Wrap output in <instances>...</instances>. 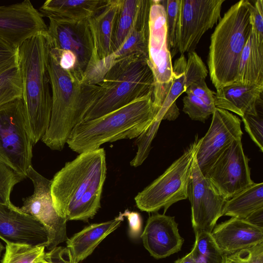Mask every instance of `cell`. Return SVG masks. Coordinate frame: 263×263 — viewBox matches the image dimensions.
<instances>
[{
    "label": "cell",
    "mask_w": 263,
    "mask_h": 263,
    "mask_svg": "<svg viewBox=\"0 0 263 263\" xmlns=\"http://www.w3.org/2000/svg\"><path fill=\"white\" fill-rule=\"evenodd\" d=\"M106 176L103 148L80 154L67 162L51 180L55 209L67 220L87 221L101 207Z\"/></svg>",
    "instance_id": "cell-1"
},
{
    "label": "cell",
    "mask_w": 263,
    "mask_h": 263,
    "mask_svg": "<svg viewBox=\"0 0 263 263\" xmlns=\"http://www.w3.org/2000/svg\"><path fill=\"white\" fill-rule=\"evenodd\" d=\"M51 46L47 31L26 41L17 50L26 123L34 145L42 139L50 120L52 92L48 63Z\"/></svg>",
    "instance_id": "cell-2"
},
{
    "label": "cell",
    "mask_w": 263,
    "mask_h": 263,
    "mask_svg": "<svg viewBox=\"0 0 263 263\" xmlns=\"http://www.w3.org/2000/svg\"><path fill=\"white\" fill-rule=\"evenodd\" d=\"M48 70L52 92L50 123L42 141L53 150H62L74 127L82 121L95 100L97 84H85L63 69L52 44Z\"/></svg>",
    "instance_id": "cell-3"
},
{
    "label": "cell",
    "mask_w": 263,
    "mask_h": 263,
    "mask_svg": "<svg viewBox=\"0 0 263 263\" xmlns=\"http://www.w3.org/2000/svg\"><path fill=\"white\" fill-rule=\"evenodd\" d=\"M156 114L151 94L100 117L81 122L72 129L66 143L80 154L108 142L138 138Z\"/></svg>",
    "instance_id": "cell-4"
},
{
    "label": "cell",
    "mask_w": 263,
    "mask_h": 263,
    "mask_svg": "<svg viewBox=\"0 0 263 263\" xmlns=\"http://www.w3.org/2000/svg\"><path fill=\"white\" fill-rule=\"evenodd\" d=\"M251 32L250 1L241 0L224 14L211 36L208 65L216 90L237 83L240 55Z\"/></svg>",
    "instance_id": "cell-5"
},
{
    "label": "cell",
    "mask_w": 263,
    "mask_h": 263,
    "mask_svg": "<svg viewBox=\"0 0 263 263\" xmlns=\"http://www.w3.org/2000/svg\"><path fill=\"white\" fill-rule=\"evenodd\" d=\"M97 85L95 101L82 121L100 117L153 95L154 78L148 59L132 56L118 61Z\"/></svg>",
    "instance_id": "cell-6"
},
{
    "label": "cell",
    "mask_w": 263,
    "mask_h": 263,
    "mask_svg": "<svg viewBox=\"0 0 263 263\" xmlns=\"http://www.w3.org/2000/svg\"><path fill=\"white\" fill-rule=\"evenodd\" d=\"M198 135L183 154L158 178L139 192L135 200L142 211L155 212L164 208L165 214L174 203L187 198V186L198 146Z\"/></svg>",
    "instance_id": "cell-7"
},
{
    "label": "cell",
    "mask_w": 263,
    "mask_h": 263,
    "mask_svg": "<svg viewBox=\"0 0 263 263\" xmlns=\"http://www.w3.org/2000/svg\"><path fill=\"white\" fill-rule=\"evenodd\" d=\"M33 145L22 98L0 106V163L25 178L31 165Z\"/></svg>",
    "instance_id": "cell-8"
},
{
    "label": "cell",
    "mask_w": 263,
    "mask_h": 263,
    "mask_svg": "<svg viewBox=\"0 0 263 263\" xmlns=\"http://www.w3.org/2000/svg\"><path fill=\"white\" fill-rule=\"evenodd\" d=\"M249 160L241 139H237L221 153L204 176L229 199L254 183L251 178Z\"/></svg>",
    "instance_id": "cell-9"
},
{
    "label": "cell",
    "mask_w": 263,
    "mask_h": 263,
    "mask_svg": "<svg viewBox=\"0 0 263 263\" xmlns=\"http://www.w3.org/2000/svg\"><path fill=\"white\" fill-rule=\"evenodd\" d=\"M187 198L191 204L192 227L195 233H211L228 199L203 175L195 156L187 186Z\"/></svg>",
    "instance_id": "cell-10"
},
{
    "label": "cell",
    "mask_w": 263,
    "mask_h": 263,
    "mask_svg": "<svg viewBox=\"0 0 263 263\" xmlns=\"http://www.w3.org/2000/svg\"><path fill=\"white\" fill-rule=\"evenodd\" d=\"M148 63L154 78L153 95L172 83V57L167 43L165 11L160 0H151L149 17Z\"/></svg>",
    "instance_id": "cell-11"
},
{
    "label": "cell",
    "mask_w": 263,
    "mask_h": 263,
    "mask_svg": "<svg viewBox=\"0 0 263 263\" xmlns=\"http://www.w3.org/2000/svg\"><path fill=\"white\" fill-rule=\"evenodd\" d=\"M242 135L240 119L227 110L216 107L208 132L199 139L195 154L203 176L229 144L241 139Z\"/></svg>",
    "instance_id": "cell-12"
},
{
    "label": "cell",
    "mask_w": 263,
    "mask_h": 263,
    "mask_svg": "<svg viewBox=\"0 0 263 263\" xmlns=\"http://www.w3.org/2000/svg\"><path fill=\"white\" fill-rule=\"evenodd\" d=\"M225 0H181L178 51H194L203 35L221 19Z\"/></svg>",
    "instance_id": "cell-13"
},
{
    "label": "cell",
    "mask_w": 263,
    "mask_h": 263,
    "mask_svg": "<svg viewBox=\"0 0 263 263\" xmlns=\"http://www.w3.org/2000/svg\"><path fill=\"white\" fill-rule=\"evenodd\" d=\"M47 30L43 15L29 0L0 6V40L13 49Z\"/></svg>",
    "instance_id": "cell-14"
},
{
    "label": "cell",
    "mask_w": 263,
    "mask_h": 263,
    "mask_svg": "<svg viewBox=\"0 0 263 263\" xmlns=\"http://www.w3.org/2000/svg\"><path fill=\"white\" fill-rule=\"evenodd\" d=\"M48 18L47 32L52 46L59 50L70 51L76 55L79 72L83 78L93 52V40L88 20Z\"/></svg>",
    "instance_id": "cell-15"
},
{
    "label": "cell",
    "mask_w": 263,
    "mask_h": 263,
    "mask_svg": "<svg viewBox=\"0 0 263 263\" xmlns=\"http://www.w3.org/2000/svg\"><path fill=\"white\" fill-rule=\"evenodd\" d=\"M26 176L34 185L33 194L23 199V212L37 219L45 228L48 236L54 237L62 234L66 229V218L54 208L51 193L52 181L43 176L31 165Z\"/></svg>",
    "instance_id": "cell-16"
},
{
    "label": "cell",
    "mask_w": 263,
    "mask_h": 263,
    "mask_svg": "<svg viewBox=\"0 0 263 263\" xmlns=\"http://www.w3.org/2000/svg\"><path fill=\"white\" fill-rule=\"evenodd\" d=\"M0 238L6 243L45 246L48 236L44 227L34 217L12 203H0Z\"/></svg>",
    "instance_id": "cell-17"
},
{
    "label": "cell",
    "mask_w": 263,
    "mask_h": 263,
    "mask_svg": "<svg viewBox=\"0 0 263 263\" xmlns=\"http://www.w3.org/2000/svg\"><path fill=\"white\" fill-rule=\"evenodd\" d=\"M140 237L145 248L156 259L179 252L184 242L175 217L158 213L148 217Z\"/></svg>",
    "instance_id": "cell-18"
},
{
    "label": "cell",
    "mask_w": 263,
    "mask_h": 263,
    "mask_svg": "<svg viewBox=\"0 0 263 263\" xmlns=\"http://www.w3.org/2000/svg\"><path fill=\"white\" fill-rule=\"evenodd\" d=\"M211 234L224 254L233 253L263 242V228L235 217L215 227Z\"/></svg>",
    "instance_id": "cell-19"
},
{
    "label": "cell",
    "mask_w": 263,
    "mask_h": 263,
    "mask_svg": "<svg viewBox=\"0 0 263 263\" xmlns=\"http://www.w3.org/2000/svg\"><path fill=\"white\" fill-rule=\"evenodd\" d=\"M186 65V59L184 54H181L173 66L172 83L157 108V114L147 128L140 136L143 143L146 145L152 144L162 120L173 121L179 115L176 101L183 92H185L184 73Z\"/></svg>",
    "instance_id": "cell-20"
},
{
    "label": "cell",
    "mask_w": 263,
    "mask_h": 263,
    "mask_svg": "<svg viewBox=\"0 0 263 263\" xmlns=\"http://www.w3.org/2000/svg\"><path fill=\"white\" fill-rule=\"evenodd\" d=\"M263 86L235 83L216 90L214 95L216 107L231 111L242 117L256 113L262 104Z\"/></svg>",
    "instance_id": "cell-21"
},
{
    "label": "cell",
    "mask_w": 263,
    "mask_h": 263,
    "mask_svg": "<svg viewBox=\"0 0 263 263\" xmlns=\"http://www.w3.org/2000/svg\"><path fill=\"white\" fill-rule=\"evenodd\" d=\"M121 0H107L105 6L88 20L93 43L89 63L102 60L113 53L112 44Z\"/></svg>",
    "instance_id": "cell-22"
},
{
    "label": "cell",
    "mask_w": 263,
    "mask_h": 263,
    "mask_svg": "<svg viewBox=\"0 0 263 263\" xmlns=\"http://www.w3.org/2000/svg\"><path fill=\"white\" fill-rule=\"evenodd\" d=\"M124 220L121 213L115 219L106 222L94 223L85 227L66 240L75 263L89 256L98 245L109 234L117 229Z\"/></svg>",
    "instance_id": "cell-23"
},
{
    "label": "cell",
    "mask_w": 263,
    "mask_h": 263,
    "mask_svg": "<svg viewBox=\"0 0 263 263\" xmlns=\"http://www.w3.org/2000/svg\"><path fill=\"white\" fill-rule=\"evenodd\" d=\"M151 0H143L134 25L120 48L112 53L115 61L132 56L148 59L149 17Z\"/></svg>",
    "instance_id": "cell-24"
},
{
    "label": "cell",
    "mask_w": 263,
    "mask_h": 263,
    "mask_svg": "<svg viewBox=\"0 0 263 263\" xmlns=\"http://www.w3.org/2000/svg\"><path fill=\"white\" fill-rule=\"evenodd\" d=\"M107 2V0H47L40 11L48 18L87 20L102 10Z\"/></svg>",
    "instance_id": "cell-25"
},
{
    "label": "cell",
    "mask_w": 263,
    "mask_h": 263,
    "mask_svg": "<svg viewBox=\"0 0 263 263\" xmlns=\"http://www.w3.org/2000/svg\"><path fill=\"white\" fill-rule=\"evenodd\" d=\"M237 83L263 86V43L252 31L240 55Z\"/></svg>",
    "instance_id": "cell-26"
},
{
    "label": "cell",
    "mask_w": 263,
    "mask_h": 263,
    "mask_svg": "<svg viewBox=\"0 0 263 263\" xmlns=\"http://www.w3.org/2000/svg\"><path fill=\"white\" fill-rule=\"evenodd\" d=\"M261 208H263V183H254L227 200L222 215L246 219Z\"/></svg>",
    "instance_id": "cell-27"
},
{
    "label": "cell",
    "mask_w": 263,
    "mask_h": 263,
    "mask_svg": "<svg viewBox=\"0 0 263 263\" xmlns=\"http://www.w3.org/2000/svg\"><path fill=\"white\" fill-rule=\"evenodd\" d=\"M143 0H121L115 24L113 53L122 45L132 30Z\"/></svg>",
    "instance_id": "cell-28"
},
{
    "label": "cell",
    "mask_w": 263,
    "mask_h": 263,
    "mask_svg": "<svg viewBox=\"0 0 263 263\" xmlns=\"http://www.w3.org/2000/svg\"><path fill=\"white\" fill-rule=\"evenodd\" d=\"M1 263H39L45 256V246L6 243Z\"/></svg>",
    "instance_id": "cell-29"
},
{
    "label": "cell",
    "mask_w": 263,
    "mask_h": 263,
    "mask_svg": "<svg viewBox=\"0 0 263 263\" xmlns=\"http://www.w3.org/2000/svg\"><path fill=\"white\" fill-rule=\"evenodd\" d=\"M23 80L18 64L0 74V106L22 98Z\"/></svg>",
    "instance_id": "cell-30"
},
{
    "label": "cell",
    "mask_w": 263,
    "mask_h": 263,
    "mask_svg": "<svg viewBox=\"0 0 263 263\" xmlns=\"http://www.w3.org/2000/svg\"><path fill=\"white\" fill-rule=\"evenodd\" d=\"M160 2L165 11L168 48L175 54L179 47L181 0H160Z\"/></svg>",
    "instance_id": "cell-31"
},
{
    "label": "cell",
    "mask_w": 263,
    "mask_h": 263,
    "mask_svg": "<svg viewBox=\"0 0 263 263\" xmlns=\"http://www.w3.org/2000/svg\"><path fill=\"white\" fill-rule=\"evenodd\" d=\"M187 56L184 73L186 89L192 84L205 82L208 73L202 60L196 52H188Z\"/></svg>",
    "instance_id": "cell-32"
},
{
    "label": "cell",
    "mask_w": 263,
    "mask_h": 263,
    "mask_svg": "<svg viewBox=\"0 0 263 263\" xmlns=\"http://www.w3.org/2000/svg\"><path fill=\"white\" fill-rule=\"evenodd\" d=\"M183 97V111L193 120L204 122L214 112L216 107L207 105L202 100L190 93Z\"/></svg>",
    "instance_id": "cell-33"
},
{
    "label": "cell",
    "mask_w": 263,
    "mask_h": 263,
    "mask_svg": "<svg viewBox=\"0 0 263 263\" xmlns=\"http://www.w3.org/2000/svg\"><path fill=\"white\" fill-rule=\"evenodd\" d=\"M25 178L9 166L0 163V203L10 204L14 186Z\"/></svg>",
    "instance_id": "cell-34"
},
{
    "label": "cell",
    "mask_w": 263,
    "mask_h": 263,
    "mask_svg": "<svg viewBox=\"0 0 263 263\" xmlns=\"http://www.w3.org/2000/svg\"><path fill=\"white\" fill-rule=\"evenodd\" d=\"M245 128L251 138L263 151V113L262 108L254 114H246L242 117Z\"/></svg>",
    "instance_id": "cell-35"
},
{
    "label": "cell",
    "mask_w": 263,
    "mask_h": 263,
    "mask_svg": "<svg viewBox=\"0 0 263 263\" xmlns=\"http://www.w3.org/2000/svg\"><path fill=\"white\" fill-rule=\"evenodd\" d=\"M224 254L223 263H263V242Z\"/></svg>",
    "instance_id": "cell-36"
},
{
    "label": "cell",
    "mask_w": 263,
    "mask_h": 263,
    "mask_svg": "<svg viewBox=\"0 0 263 263\" xmlns=\"http://www.w3.org/2000/svg\"><path fill=\"white\" fill-rule=\"evenodd\" d=\"M250 10L252 31L263 43V1H250Z\"/></svg>",
    "instance_id": "cell-37"
},
{
    "label": "cell",
    "mask_w": 263,
    "mask_h": 263,
    "mask_svg": "<svg viewBox=\"0 0 263 263\" xmlns=\"http://www.w3.org/2000/svg\"><path fill=\"white\" fill-rule=\"evenodd\" d=\"M49 251L39 263H75L67 247H56Z\"/></svg>",
    "instance_id": "cell-38"
},
{
    "label": "cell",
    "mask_w": 263,
    "mask_h": 263,
    "mask_svg": "<svg viewBox=\"0 0 263 263\" xmlns=\"http://www.w3.org/2000/svg\"><path fill=\"white\" fill-rule=\"evenodd\" d=\"M185 92L192 93L202 100L209 106L216 107L214 101L215 92L208 87L205 82L191 85L186 89Z\"/></svg>",
    "instance_id": "cell-39"
},
{
    "label": "cell",
    "mask_w": 263,
    "mask_h": 263,
    "mask_svg": "<svg viewBox=\"0 0 263 263\" xmlns=\"http://www.w3.org/2000/svg\"><path fill=\"white\" fill-rule=\"evenodd\" d=\"M191 251L195 263H223L224 254L218 246L199 253Z\"/></svg>",
    "instance_id": "cell-40"
},
{
    "label": "cell",
    "mask_w": 263,
    "mask_h": 263,
    "mask_svg": "<svg viewBox=\"0 0 263 263\" xmlns=\"http://www.w3.org/2000/svg\"><path fill=\"white\" fill-rule=\"evenodd\" d=\"M123 217H126L129 224V234L133 238L139 237L142 230V219L139 213L136 212L125 210L122 213Z\"/></svg>",
    "instance_id": "cell-41"
},
{
    "label": "cell",
    "mask_w": 263,
    "mask_h": 263,
    "mask_svg": "<svg viewBox=\"0 0 263 263\" xmlns=\"http://www.w3.org/2000/svg\"><path fill=\"white\" fill-rule=\"evenodd\" d=\"M17 50L13 49L0 40V60L10 59L16 56L17 54Z\"/></svg>",
    "instance_id": "cell-42"
},
{
    "label": "cell",
    "mask_w": 263,
    "mask_h": 263,
    "mask_svg": "<svg viewBox=\"0 0 263 263\" xmlns=\"http://www.w3.org/2000/svg\"><path fill=\"white\" fill-rule=\"evenodd\" d=\"M245 220L254 225L263 228V208L254 212Z\"/></svg>",
    "instance_id": "cell-43"
},
{
    "label": "cell",
    "mask_w": 263,
    "mask_h": 263,
    "mask_svg": "<svg viewBox=\"0 0 263 263\" xmlns=\"http://www.w3.org/2000/svg\"><path fill=\"white\" fill-rule=\"evenodd\" d=\"M17 64V54L10 59L0 60V74Z\"/></svg>",
    "instance_id": "cell-44"
},
{
    "label": "cell",
    "mask_w": 263,
    "mask_h": 263,
    "mask_svg": "<svg viewBox=\"0 0 263 263\" xmlns=\"http://www.w3.org/2000/svg\"><path fill=\"white\" fill-rule=\"evenodd\" d=\"M175 263H195L192 251L181 258L175 261Z\"/></svg>",
    "instance_id": "cell-45"
},
{
    "label": "cell",
    "mask_w": 263,
    "mask_h": 263,
    "mask_svg": "<svg viewBox=\"0 0 263 263\" xmlns=\"http://www.w3.org/2000/svg\"><path fill=\"white\" fill-rule=\"evenodd\" d=\"M5 247L0 242V256L1 255L2 251L4 250Z\"/></svg>",
    "instance_id": "cell-46"
}]
</instances>
